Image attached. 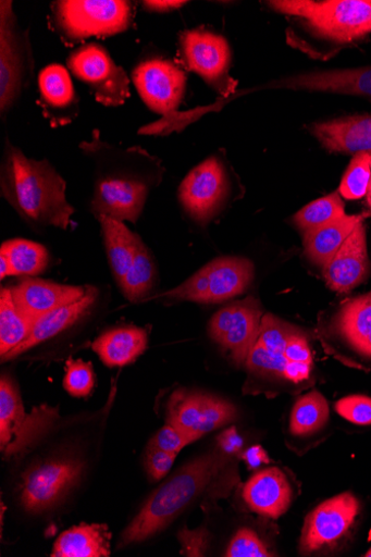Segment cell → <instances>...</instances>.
Returning <instances> with one entry per match:
<instances>
[{
    "instance_id": "obj_8",
    "label": "cell",
    "mask_w": 371,
    "mask_h": 557,
    "mask_svg": "<svg viewBox=\"0 0 371 557\" xmlns=\"http://www.w3.org/2000/svg\"><path fill=\"white\" fill-rule=\"evenodd\" d=\"M67 66L103 107H122L131 96L126 72L116 65L108 49L100 44L89 42L73 50Z\"/></svg>"
},
{
    "instance_id": "obj_11",
    "label": "cell",
    "mask_w": 371,
    "mask_h": 557,
    "mask_svg": "<svg viewBox=\"0 0 371 557\" xmlns=\"http://www.w3.org/2000/svg\"><path fill=\"white\" fill-rule=\"evenodd\" d=\"M359 512L360 503L349 492L318 505L305 521L300 553L311 555L335 549L351 531Z\"/></svg>"
},
{
    "instance_id": "obj_31",
    "label": "cell",
    "mask_w": 371,
    "mask_h": 557,
    "mask_svg": "<svg viewBox=\"0 0 371 557\" xmlns=\"http://www.w3.org/2000/svg\"><path fill=\"white\" fill-rule=\"evenodd\" d=\"M33 324L18 310L11 288L0 292V356L9 352L27 339Z\"/></svg>"
},
{
    "instance_id": "obj_1",
    "label": "cell",
    "mask_w": 371,
    "mask_h": 557,
    "mask_svg": "<svg viewBox=\"0 0 371 557\" xmlns=\"http://www.w3.org/2000/svg\"><path fill=\"white\" fill-rule=\"evenodd\" d=\"M2 194L14 210L36 228L67 230L75 209L66 198V182L47 161L26 158L7 139L2 173Z\"/></svg>"
},
{
    "instance_id": "obj_16",
    "label": "cell",
    "mask_w": 371,
    "mask_h": 557,
    "mask_svg": "<svg viewBox=\"0 0 371 557\" xmlns=\"http://www.w3.org/2000/svg\"><path fill=\"white\" fill-rule=\"evenodd\" d=\"M134 85L152 112L170 115L182 103L187 77L176 64L162 58H148L133 71Z\"/></svg>"
},
{
    "instance_id": "obj_38",
    "label": "cell",
    "mask_w": 371,
    "mask_h": 557,
    "mask_svg": "<svg viewBox=\"0 0 371 557\" xmlns=\"http://www.w3.org/2000/svg\"><path fill=\"white\" fill-rule=\"evenodd\" d=\"M335 410L345 420L361 426L371 425V397L351 395L339 399Z\"/></svg>"
},
{
    "instance_id": "obj_33",
    "label": "cell",
    "mask_w": 371,
    "mask_h": 557,
    "mask_svg": "<svg viewBox=\"0 0 371 557\" xmlns=\"http://www.w3.org/2000/svg\"><path fill=\"white\" fill-rule=\"evenodd\" d=\"M346 215L341 194L333 193L310 202V205L295 215L294 222L305 235L324 227Z\"/></svg>"
},
{
    "instance_id": "obj_37",
    "label": "cell",
    "mask_w": 371,
    "mask_h": 557,
    "mask_svg": "<svg viewBox=\"0 0 371 557\" xmlns=\"http://www.w3.org/2000/svg\"><path fill=\"white\" fill-rule=\"evenodd\" d=\"M225 556L227 557H271L275 556L258 534L244 528L231 541Z\"/></svg>"
},
{
    "instance_id": "obj_49",
    "label": "cell",
    "mask_w": 371,
    "mask_h": 557,
    "mask_svg": "<svg viewBox=\"0 0 371 557\" xmlns=\"http://www.w3.org/2000/svg\"><path fill=\"white\" fill-rule=\"evenodd\" d=\"M371 154V153H370Z\"/></svg>"
},
{
    "instance_id": "obj_41",
    "label": "cell",
    "mask_w": 371,
    "mask_h": 557,
    "mask_svg": "<svg viewBox=\"0 0 371 557\" xmlns=\"http://www.w3.org/2000/svg\"><path fill=\"white\" fill-rule=\"evenodd\" d=\"M285 359L289 363L312 366V351L307 337L297 330H294L288 338L285 349Z\"/></svg>"
},
{
    "instance_id": "obj_36",
    "label": "cell",
    "mask_w": 371,
    "mask_h": 557,
    "mask_svg": "<svg viewBox=\"0 0 371 557\" xmlns=\"http://www.w3.org/2000/svg\"><path fill=\"white\" fill-rule=\"evenodd\" d=\"M95 383V373L90 363L73 359L67 361L64 387L72 396H88L94 389Z\"/></svg>"
},
{
    "instance_id": "obj_10",
    "label": "cell",
    "mask_w": 371,
    "mask_h": 557,
    "mask_svg": "<svg viewBox=\"0 0 371 557\" xmlns=\"http://www.w3.org/2000/svg\"><path fill=\"white\" fill-rule=\"evenodd\" d=\"M181 57L185 67L209 86L228 96L236 86L230 76L231 46L222 35L207 29H191L181 36Z\"/></svg>"
},
{
    "instance_id": "obj_25",
    "label": "cell",
    "mask_w": 371,
    "mask_h": 557,
    "mask_svg": "<svg viewBox=\"0 0 371 557\" xmlns=\"http://www.w3.org/2000/svg\"><path fill=\"white\" fill-rule=\"evenodd\" d=\"M148 333L136 326H123L102 333L92 350L109 368H123L135 362L146 350Z\"/></svg>"
},
{
    "instance_id": "obj_23",
    "label": "cell",
    "mask_w": 371,
    "mask_h": 557,
    "mask_svg": "<svg viewBox=\"0 0 371 557\" xmlns=\"http://www.w3.org/2000/svg\"><path fill=\"white\" fill-rule=\"evenodd\" d=\"M309 131L332 153H371V115L316 123Z\"/></svg>"
},
{
    "instance_id": "obj_48",
    "label": "cell",
    "mask_w": 371,
    "mask_h": 557,
    "mask_svg": "<svg viewBox=\"0 0 371 557\" xmlns=\"http://www.w3.org/2000/svg\"><path fill=\"white\" fill-rule=\"evenodd\" d=\"M363 556L371 557V548Z\"/></svg>"
},
{
    "instance_id": "obj_30",
    "label": "cell",
    "mask_w": 371,
    "mask_h": 557,
    "mask_svg": "<svg viewBox=\"0 0 371 557\" xmlns=\"http://www.w3.org/2000/svg\"><path fill=\"white\" fill-rule=\"evenodd\" d=\"M0 257L8 260L12 275L34 276L42 273L50 262L45 246L24 238L4 242L0 248Z\"/></svg>"
},
{
    "instance_id": "obj_43",
    "label": "cell",
    "mask_w": 371,
    "mask_h": 557,
    "mask_svg": "<svg viewBox=\"0 0 371 557\" xmlns=\"http://www.w3.org/2000/svg\"><path fill=\"white\" fill-rule=\"evenodd\" d=\"M183 0H149L141 2L144 10L151 13H169L185 7Z\"/></svg>"
},
{
    "instance_id": "obj_12",
    "label": "cell",
    "mask_w": 371,
    "mask_h": 557,
    "mask_svg": "<svg viewBox=\"0 0 371 557\" xmlns=\"http://www.w3.org/2000/svg\"><path fill=\"white\" fill-rule=\"evenodd\" d=\"M237 418L238 412L232 403L205 393L180 389L172 395L168 405V423L195 442Z\"/></svg>"
},
{
    "instance_id": "obj_39",
    "label": "cell",
    "mask_w": 371,
    "mask_h": 557,
    "mask_svg": "<svg viewBox=\"0 0 371 557\" xmlns=\"http://www.w3.org/2000/svg\"><path fill=\"white\" fill-rule=\"evenodd\" d=\"M195 442L177 428L166 424L150 440L149 446L177 454L187 445Z\"/></svg>"
},
{
    "instance_id": "obj_20",
    "label": "cell",
    "mask_w": 371,
    "mask_h": 557,
    "mask_svg": "<svg viewBox=\"0 0 371 557\" xmlns=\"http://www.w3.org/2000/svg\"><path fill=\"white\" fill-rule=\"evenodd\" d=\"M369 269L366 230L361 222L323 271L331 289L348 293L366 280Z\"/></svg>"
},
{
    "instance_id": "obj_45",
    "label": "cell",
    "mask_w": 371,
    "mask_h": 557,
    "mask_svg": "<svg viewBox=\"0 0 371 557\" xmlns=\"http://www.w3.org/2000/svg\"><path fill=\"white\" fill-rule=\"evenodd\" d=\"M244 460L249 469H257L262 465H269L270 459L267 450L260 446H252L244 454Z\"/></svg>"
},
{
    "instance_id": "obj_9",
    "label": "cell",
    "mask_w": 371,
    "mask_h": 557,
    "mask_svg": "<svg viewBox=\"0 0 371 557\" xmlns=\"http://www.w3.org/2000/svg\"><path fill=\"white\" fill-rule=\"evenodd\" d=\"M148 174L123 169L106 170L96 182L91 213L121 222L137 223L150 190Z\"/></svg>"
},
{
    "instance_id": "obj_14",
    "label": "cell",
    "mask_w": 371,
    "mask_h": 557,
    "mask_svg": "<svg viewBox=\"0 0 371 557\" xmlns=\"http://www.w3.org/2000/svg\"><path fill=\"white\" fill-rule=\"evenodd\" d=\"M262 317L253 297L235 301L210 320L209 335L230 352L236 366L243 367L257 342Z\"/></svg>"
},
{
    "instance_id": "obj_35",
    "label": "cell",
    "mask_w": 371,
    "mask_h": 557,
    "mask_svg": "<svg viewBox=\"0 0 371 557\" xmlns=\"http://www.w3.org/2000/svg\"><path fill=\"white\" fill-rule=\"evenodd\" d=\"M371 182V154L358 153L353 158L339 187L342 197L356 200L367 196Z\"/></svg>"
},
{
    "instance_id": "obj_29",
    "label": "cell",
    "mask_w": 371,
    "mask_h": 557,
    "mask_svg": "<svg viewBox=\"0 0 371 557\" xmlns=\"http://www.w3.org/2000/svg\"><path fill=\"white\" fill-rule=\"evenodd\" d=\"M361 222V216L346 215L324 227L305 234L304 243L307 258L316 265L324 269Z\"/></svg>"
},
{
    "instance_id": "obj_6",
    "label": "cell",
    "mask_w": 371,
    "mask_h": 557,
    "mask_svg": "<svg viewBox=\"0 0 371 557\" xmlns=\"http://www.w3.org/2000/svg\"><path fill=\"white\" fill-rule=\"evenodd\" d=\"M59 419V409L47 405L26 413L18 386L10 375L0 379V448L7 459L34 445Z\"/></svg>"
},
{
    "instance_id": "obj_46",
    "label": "cell",
    "mask_w": 371,
    "mask_h": 557,
    "mask_svg": "<svg viewBox=\"0 0 371 557\" xmlns=\"http://www.w3.org/2000/svg\"><path fill=\"white\" fill-rule=\"evenodd\" d=\"M7 276H12L11 267L5 258L0 257V278L4 280Z\"/></svg>"
},
{
    "instance_id": "obj_44",
    "label": "cell",
    "mask_w": 371,
    "mask_h": 557,
    "mask_svg": "<svg viewBox=\"0 0 371 557\" xmlns=\"http://www.w3.org/2000/svg\"><path fill=\"white\" fill-rule=\"evenodd\" d=\"M219 443L220 448L228 455H232V457H234V455L237 454L243 447V440L234 428L225 431L219 437Z\"/></svg>"
},
{
    "instance_id": "obj_24",
    "label": "cell",
    "mask_w": 371,
    "mask_h": 557,
    "mask_svg": "<svg viewBox=\"0 0 371 557\" xmlns=\"http://www.w3.org/2000/svg\"><path fill=\"white\" fill-rule=\"evenodd\" d=\"M98 292L92 286H87L86 294L81 299L67 304L41 318L34 326L27 337L18 347L2 358V362L11 361L28 351L30 348L54 338L77 322L83 320L92 309Z\"/></svg>"
},
{
    "instance_id": "obj_17",
    "label": "cell",
    "mask_w": 371,
    "mask_h": 557,
    "mask_svg": "<svg viewBox=\"0 0 371 557\" xmlns=\"http://www.w3.org/2000/svg\"><path fill=\"white\" fill-rule=\"evenodd\" d=\"M38 88V104L52 128L70 125L78 117L79 97L67 69L48 65L39 74Z\"/></svg>"
},
{
    "instance_id": "obj_13",
    "label": "cell",
    "mask_w": 371,
    "mask_h": 557,
    "mask_svg": "<svg viewBox=\"0 0 371 557\" xmlns=\"http://www.w3.org/2000/svg\"><path fill=\"white\" fill-rule=\"evenodd\" d=\"M84 463L57 459L30 468L23 476L21 503L27 512L41 513L54 508L78 483Z\"/></svg>"
},
{
    "instance_id": "obj_34",
    "label": "cell",
    "mask_w": 371,
    "mask_h": 557,
    "mask_svg": "<svg viewBox=\"0 0 371 557\" xmlns=\"http://www.w3.org/2000/svg\"><path fill=\"white\" fill-rule=\"evenodd\" d=\"M157 280V269L150 251L143 243L127 274L120 283L124 295L131 301H139L147 296Z\"/></svg>"
},
{
    "instance_id": "obj_26",
    "label": "cell",
    "mask_w": 371,
    "mask_h": 557,
    "mask_svg": "<svg viewBox=\"0 0 371 557\" xmlns=\"http://www.w3.org/2000/svg\"><path fill=\"white\" fill-rule=\"evenodd\" d=\"M335 326L347 345L371 359V292L346 301L337 313Z\"/></svg>"
},
{
    "instance_id": "obj_3",
    "label": "cell",
    "mask_w": 371,
    "mask_h": 557,
    "mask_svg": "<svg viewBox=\"0 0 371 557\" xmlns=\"http://www.w3.org/2000/svg\"><path fill=\"white\" fill-rule=\"evenodd\" d=\"M52 27L67 46L128 30L135 4L127 0H61L51 7Z\"/></svg>"
},
{
    "instance_id": "obj_42",
    "label": "cell",
    "mask_w": 371,
    "mask_h": 557,
    "mask_svg": "<svg viewBox=\"0 0 371 557\" xmlns=\"http://www.w3.org/2000/svg\"><path fill=\"white\" fill-rule=\"evenodd\" d=\"M178 537L183 546V554L186 556H203L209 543V535L205 529L196 531L185 529Z\"/></svg>"
},
{
    "instance_id": "obj_40",
    "label": "cell",
    "mask_w": 371,
    "mask_h": 557,
    "mask_svg": "<svg viewBox=\"0 0 371 557\" xmlns=\"http://www.w3.org/2000/svg\"><path fill=\"white\" fill-rule=\"evenodd\" d=\"M176 458L177 454L148 445L145 465L149 476L153 481L164 479L171 471Z\"/></svg>"
},
{
    "instance_id": "obj_7",
    "label": "cell",
    "mask_w": 371,
    "mask_h": 557,
    "mask_svg": "<svg viewBox=\"0 0 371 557\" xmlns=\"http://www.w3.org/2000/svg\"><path fill=\"white\" fill-rule=\"evenodd\" d=\"M253 275L255 268L249 260L220 258L163 296L203 304L221 302L243 294L252 282Z\"/></svg>"
},
{
    "instance_id": "obj_15",
    "label": "cell",
    "mask_w": 371,
    "mask_h": 557,
    "mask_svg": "<svg viewBox=\"0 0 371 557\" xmlns=\"http://www.w3.org/2000/svg\"><path fill=\"white\" fill-rule=\"evenodd\" d=\"M230 191V181L222 161L209 158L196 166L180 187L185 211L198 223H207L221 210Z\"/></svg>"
},
{
    "instance_id": "obj_21",
    "label": "cell",
    "mask_w": 371,
    "mask_h": 557,
    "mask_svg": "<svg viewBox=\"0 0 371 557\" xmlns=\"http://www.w3.org/2000/svg\"><path fill=\"white\" fill-rule=\"evenodd\" d=\"M273 87L371 98V66L300 74L276 81Z\"/></svg>"
},
{
    "instance_id": "obj_32",
    "label": "cell",
    "mask_w": 371,
    "mask_h": 557,
    "mask_svg": "<svg viewBox=\"0 0 371 557\" xmlns=\"http://www.w3.org/2000/svg\"><path fill=\"white\" fill-rule=\"evenodd\" d=\"M330 405L320 392L302 395L295 404L290 417V433L309 436L321 431L329 422Z\"/></svg>"
},
{
    "instance_id": "obj_27",
    "label": "cell",
    "mask_w": 371,
    "mask_h": 557,
    "mask_svg": "<svg viewBox=\"0 0 371 557\" xmlns=\"http://www.w3.org/2000/svg\"><path fill=\"white\" fill-rule=\"evenodd\" d=\"M112 534L102 524H83L65 531L58 539L52 557H109Z\"/></svg>"
},
{
    "instance_id": "obj_2",
    "label": "cell",
    "mask_w": 371,
    "mask_h": 557,
    "mask_svg": "<svg viewBox=\"0 0 371 557\" xmlns=\"http://www.w3.org/2000/svg\"><path fill=\"white\" fill-rule=\"evenodd\" d=\"M232 458L219 448L183 467L150 495L122 535V545L143 542L163 531L220 478Z\"/></svg>"
},
{
    "instance_id": "obj_22",
    "label": "cell",
    "mask_w": 371,
    "mask_h": 557,
    "mask_svg": "<svg viewBox=\"0 0 371 557\" xmlns=\"http://www.w3.org/2000/svg\"><path fill=\"white\" fill-rule=\"evenodd\" d=\"M292 496L290 484L279 468L256 473L243 491V497L252 512L274 520L287 512Z\"/></svg>"
},
{
    "instance_id": "obj_4",
    "label": "cell",
    "mask_w": 371,
    "mask_h": 557,
    "mask_svg": "<svg viewBox=\"0 0 371 557\" xmlns=\"http://www.w3.org/2000/svg\"><path fill=\"white\" fill-rule=\"evenodd\" d=\"M279 13L299 17L318 36L349 44L371 33V0H283L269 2Z\"/></svg>"
},
{
    "instance_id": "obj_47",
    "label": "cell",
    "mask_w": 371,
    "mask_h": 557,
    "mask_svg": "<svg viewBox=\"0 0 371 557\" xmlns=\"http://www.w3.org/2000/svg\"><path fill=\"white\" fill-rule=\"evenodd\" d=\"M367 202H368L369 209L371 210V182H370L369 190L367 194Z\"/></svg>"
},
{
    "instance_id": "obj_18",
    "label": "cell",
    "mask_w": 371,
    "mask_h": 557,
    "mask_svg": "<svg viewBox=\"0 0 371 557\" xmlns=\"http://www.w3.org/2000/svg\"><path fill=\"white\" fill-rule=\"evenodd\" d=\"M87 287L25 278L11 288L18 310L33 324L85 296Z\"/></svg>"
},
{
    "instance_id": "obj_19",
    "label": "cell",
    "mask_w": 371,
    "mask_h": 557,
    "mask_svg": "<svg viewBox=\"0 0 371 557\" xmlns=\"http://www.w3.org/2000/svg\"><path fill=\"white\" fill-rule=\"evenodd\" d=\"M294 330L274 315H263L257 342L246 361L249 372L264 377L283 379L288 364L284 354Z\"/></svg>"
},
{
    "instance_id": "obj_28",
    "label": "cell",
    "mask_w": 371,
    "mask_h": 557,
    "mask_svg": "<svg viewBox=\"0 0 371 557\" xmlns=\"http://www.w3.org/2000/svg\"><path fill=\"white\" fill-rule=\"evenodd\" d=\"M96 219L101 226L103 244L112 271L120 284L132 267L137 250L144 242L124 222L106 216Z\"/></svg>"
},
{
    "instance_id": "obj_5",
    "label": "cell",
    "mask_w": 371,
    "mask_h": 557,
    "mask_svg": "<svg viewBox=\"0 0 371 557\" xmlns=\"http://www.w3.org/2000/svg\"><path fill=\"white\" fill-rule=\"evenodd\" d=\"M34 74V55L28 33L17 22L12 2H0V114L15 107Z\"/></svg>"
}]
</instances>
